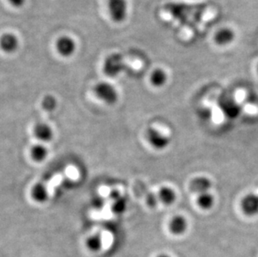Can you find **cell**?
Instances as JSON below:
<instances>
[{"mask_svg":"<svg viewBox=\"0 0 258 257\" xmlns=\"http://www.w3.org/2000/svg\"><path fill=\"white\" fill-rule=\"evenodd\" d=\"M57 51L63 57H70L76 51V42L72 38L63 36L56 42Z\"/></svg>","mask_w":258,"mask_h":257,"instance_id":"cell-5","label":"cell"},{"mask_svg":"<svg viewBox=\"0 0 258 257\" xmlns=\"http://www.w3.org/2000/svg\"><path fill=\"white\" fill-rule=\"evenodd\" d=\"M166 81H167V75L161 69H157L151 74V85L155 86V87L163 86L166 84Z\"/></svg>","mask_w":258,"mask_h":257,"instance_id":"cell-16","label":"cell"},{"mask_svg":"<svg viewBox=\"0 0 258 257\" xmlns=\"http://www.w3.org/2000/svg\"><path fill=\"white\" fill-rule=\"evenodd\" d=\"M56 100L51 95H47L43 100V106L45 110H53L56 107Z\"/></svg>","mask_w":258,"mask_h":257,"instance_id":"cell-18","label":"cell"},{"mask_svg":"<svg viewBox=\"0 0 258 257\" xmlns=\"http://www.w3.org/2000/svg\"><path fill=\"white\" fill-rule=\"evenodd\" d=\"M159 197L154 193H151L146 197V203L151 207H155L158 203Z\"/></svg>","mask_w":258,"mask_h":257,"instance_id":"cell-19","label":"cell"},{"mask_svg":"<svg viewBox=\"0 0 258 257\" xmlns=\"http://www.w3.org/2000/svg\"><path fill=\"white\" fill-rule=\"evenodd\" d=\"M33 132H34L35 138L39 141V143H48L54 139V130L46 123L37 124L34 126Z\"/></svg>","mask_w":258,"mask_h":257,"instance_id":"cell-4","label":"cell"},{"mask_svg":"<svg viewBox=\"0 0 258 257\" xmlns=\"http://www.w3.org/2000/svg\"><path fill=\"white\" fill-rule=\"evenodd\" d=\"M159 201H161L164 205L170 206L175 202L176 195L174 189L170 187L164 186L161 188L158 194Z\"/></svg>","mask_w":258,"mask_h":257,"instance_id":"cell-15","label":"cell"},{"mask_svg":"<svg viewBox=\"0 0 258 257\" xmlns=\"http://www.w3.org/2000/svg\"><path fill=\"white\" fill-rule=\"evenodd\" d=\"M122 69V58L119 54H112L105 59L104 71L110 77H115Z\"/></svg>","mask_w":258,"mask_h":257,"instance_id":"cell-6","label":"cell"},{"mask_svg":"<svg viewBox=\"0 0 258 257\" xmlns=\"http://www.w3.org/2000/svg\"><path fill=\"white\" fill-rule=\"evenodd\" d=\"M146 140L154 149L161 151L166 149L170 144V138L161 131L155 128H148L146 131Z\"/></svg>","mask_w":258,"mask_h":257,"instance_id":"cell-2","label":"cell"},{"mask_svg":"<svg viewBox=\"0 0 258 257\" xmlns=\"http://www.w3.org/2000/svg\"><path fill=\"white\" fill-rule=\"evenodd\" d=\"M0 48L5 53H14L19 48V39L15 34H5L0 38Z\"/></svg>","mask_w":258,"mask_h":257,"instance_id":"cell-7","label":"cell"},{"mask_svg":"<svg viewBox=\"0 0 258 257\" xmlns=\"http://www.w3.org/2000/svg\"><path fill=\"white\" fill-rule=\"evenodd\" d=\"M29 155L34 162L41 163L49 156V149L44 144H35L29 150Z\"/></svg>","mask_w":258,"mask_h":257,"instance_id":"cell-10","label":"cell"},{"mask_svg":"<svg viewBox=\"0 0 258 257\" xmlns=\"http://www.w3.org/2000/svg\"><path fill=\"white\" fill-rule=\"evenodd\" d=\"M110 17L115 23H121L127 17L126 0H109Z\"/></svg>","mask_w":258,"mask_h":257,"instance_id":"cell-3","label":"cell"},{"mask_svg":"<svg viewBox=\"0 0 258 257\" xmlns=\"http://www.w3.org/2000/svg\"><path fill=\"white\" fill-rule=\"evenodd\" d=\"M241 208L247 216H255L258 214V196L250 194L245 197L241 202Z\"/></svg>","mask_w":258,"mask_h":257,"instance_id":"cell-8","label":"cell"},{"mask_svg":"<svg viewBox=\"0 0 258 257\" xmlns=\"http://www.w3.org/2000/svg\"><path fill=\"white\" fill-rule=\"evenodd\" d=\"M94 92L99 100L108 105H113L119 100L116 89L109 83H98L94 88Z\"/></svg>","mask_w":258,"mask_h":257,"instance_id":"cell-1","label":"cell"},{"mask_svg":"<svg viewBox=\"0 0 258 257\" xmlns=\"http://www.w3.org/2000/svg\"><path fill=\"white\" fill-rule=\"evenodd\" d=\"M198 205L203 210L211 209L214 205V197L208 192L202 193L198 196Z\"/></svg>","mask_w":258,"mask_h":257,"instance_id":"cell-17","label":"cell"},{"mask_svg":"<svg viewBox=\"0 0 258 257\" xmlns=\"http://www.w3.org/2000/svg\"><path fill=\"white\" fill-rule=\"evenodd\" d=\"M32 199L39 204H44L49 200V191L47 187L42 183H37L32 187L30 191Z\"/></svg>","mask_w":258,"mask_h":257,"instance_id":"cell-9","label":"cell"},{"mask_svg":"<svg viewBox=\"0 0 258 257\" xmlns=\"http://www.w3.org/2000/svg\"><path fill=\"white\" fill-rule=\"evenodd\" d=\"M169 229L174 235H181L187 229V221L183 216H176L170 222Z\"/></svg>","mask_w":258,"mask_h":257,"instance_id":"cell-12","label":"cell"},{"mask_svg":"<svg viewBox=\"0 0 258 257\" xmlns=\"http://www.w3.org/2000/svg\"><path fill=\"white\" fill-rule=\"evenodd\" d=\"M212 186V182L207 177L196 178L190 182V189L194 193L202 194L208 192Z\"/></svg>","mask_w":258,"mask_h":257,"instance_id":"cell-11","label":"cell"},{"mask_svg":"<svg viewBox=\"0 0 258 257\" xmlns=\"http://www.w3.org/2000/svg\"><path fill=\"white\" fill-rule=\"evenodd\" d=\"M157 257H170L169 255H165V254H161V255H158Z\"/></svg>","mask_w":258,"mask_h":257,"instance_id":"cell-21","label":"cell"},{"mask_svg":"<svg viewBox=\"0 0 258 257\" xmlns=\"http://www.w3.org/2000/svg\"><path fill=\"white\" fill-rule=\"evenodd\" d=\"M234 38H235V34L233 30L228 28H225L217 32L215 37V40L220 45H226L230 44L233 40Z\"/></svg>","mask_w":258,"mask_h":257,"instance_id":"cell-13","label":"cell"},{"mask_svg":"<svg viewBox=\"0 0 258 257\" xmlns=\"http://www.w3.org/2000/svg\"><path fill=\"white\" fill-rule=\"evenodd\" d=\"M257 71H258V66H257Z\"/></svg>","mask_w":258,"mask_h":257,"instance_id":"cell-22","label":"cell"},{"mask_svg":"<svg viewBox=\"0 0 258 257\" xmlns=\"http://www.w3.org/2000/svg\"><path fill=\"white\" fill-rule=\"evenodd\" d=\"M86 246L90 251L98 252L103 247V237L100 233H95L90 235L86 240Z\"/></svg>","mask_w":258,"mask_h":257,"instance_id":"cell-14","label":"cell"},{"mask_svg":"<svg viewBox=\"0 0 258 257\" xmlns=\"http://www.w3.org/2000/svg\"><path fill=\"white\" fill-rule=\"evenodd\" d=\"M10 5L15 8L22 7L25 4V0H9Z\"/></svg>","mask_w":258,"mask_h":257,"instance_id":"cell-20","label":"cell"}]
</instances>
